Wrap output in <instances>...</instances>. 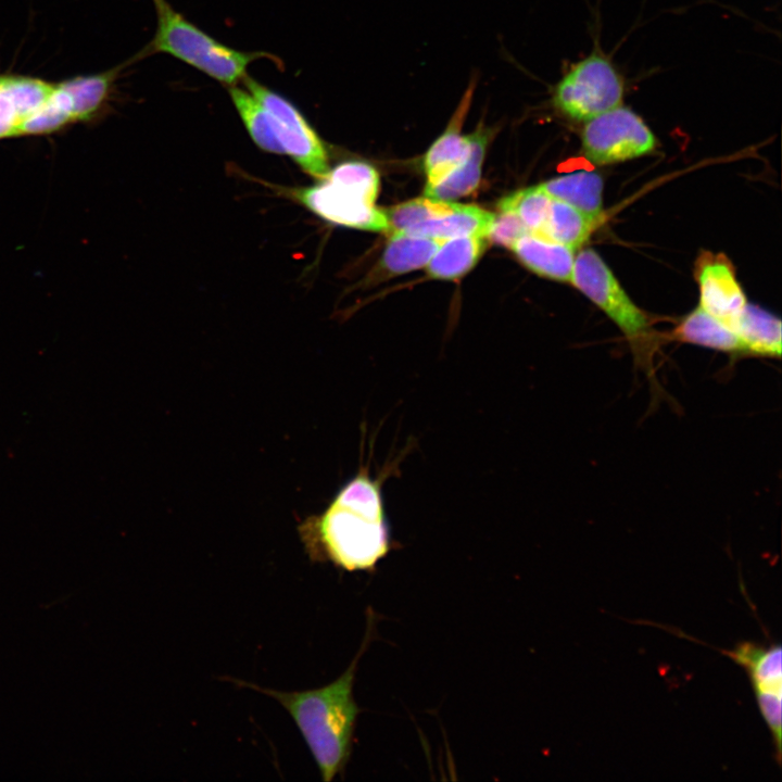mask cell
I'll return each mask as SVG.
<instances>
[{"mask_svg": "<svg viewBox=\"0 0 782 782\" xmlns=\"http://www.w3.org/2000/svg\"><path fill=\"white\" fill-rule=\"evenodd\" d=\"M400 461H392L375 478L368 464L364 465L320 514L310 515L299 524L300 539L312 562L371 572L393 550L382 484L399 468Z\"/></svg>", "mask_w": 782, "mask_h": 782, "instance_id": "cell-1", "label": "cell"}, {"mask_svg": "<svg viewBox=\"0 0 782 782\" xmlns=\"http://www.w3.org/2000/svg\"><path fill=\"white\" fill-rule=\"evenodd\" d=\"M367 626L362 647L349 668L326 686L303 692H280L231 680L275 698L287 709L311 749L324 782H331L337 774H342L351 756L360 714L353 697V684L358 660L370 638V616Z\"/></svg>", "mask_w": 782, "mask_h": 782, "instance_id": "cell-2", "label": "cell"}, {"mask_svg": "<svg viewBox=\"0 0 782 782\" xmlns=\"http://www.w3.org/2000/svg\"><path fill=\"white\" fill-rule=\"evenodd\" d=\"M152 2L156 29L136 59L166 53L229 87L241 83L254 61L270 58L265 52L241 51L216 40L176 11L167 0Z\"/></svg>", "mask_w": 782, "mask_h": 782, "instance_id": "cell-3", "label": "cell"}, {"mask_svg": "<svg viewBox=\"0 0 782 782\" xmlns=\"http://www.w3.org/2000/svg\"><path fill=\"white\" fill-rule=\"evenodd\" d=\"M379 187V175L373 166L349 161L329 169L317 184L293 189L291 195L331 224L386 232L383 210L375 206Z\"/></svg>", "mask_w": 782, "mask_h": 782, "instance_id": "cell-4", "label": "cell"}, {"mask_svg": "<svg viewBox=\"0 0 782 782\" xmlns=\"http://www.w3.org/2000/svg\"><path fill=\"white\" fill-rule=\"evenodd\" d=\"M570 282L600 307L621 330L630 344L635 365L656 387L654 354L658 339L647 315L620 286L610 268L593 249H583L575 258Z\"/></svg>", "mask_w": 782, "mask_h": 782, "instance_id": "cell-5", "label": "cell"}, {"mask_svg": "<svg viewBox=\"0 0 782 782\" xmlns=\"http://www.w3.org/2000/svg\"><path fill=\"white\" fill-rule=\"evenodd\" d=\"M625 83L611 61L593 52L575 63L557 81L552 104L563 115L586 122L621 104Z\"/></svg>", "mask_w": 782, "mask_h": 782, "instance_id": "cell-6", "label": "cell"}, {"mask_svg": "<svg viewBox=\"0 0 782 782\" xmlns=\"http://www.w3.org/2000/svg\"><path fill=\"white\" fill-rule=\"evenodd\" d=\"M241 84L272 114L283 154L289 155L307 175L317 180L325 178L330 169L327 149L297 105L249 74Z\"/></svg>", "mask_w": 782, "mask_h": 782, "instance_id": "cell-7", "label": "cell"}, {"mask_svg": "<svg viewBox=\"0 0 782 782\" xmlns=\"http://www.w3.org/2000/svg\"><path fill=\"white\" fill-rule=\"evenodd\" d=\"M581 142L584 156L597 165L648 154L657 144L642 117L621 104L586 121Z\"/></svg>", "mask_w": 782, "mask_h": 782, "instance_id": "cell-8", "label": "cell"}, {"mask_svg": "<svg viewBox=\"0 0 782 782\" xmlns=\"http://www.w3.org/2000/svg\"><path fill=\"white\" fill-rule=\"evenodd\" d=\"M743 667L753 685L759 710L771 732L780 765L782 741V649L779 644L769 646L743 642L726 653Z\"/></svg>", "mask_w": 782, "mask_h": 782, "instance_id": "cell-9", "label": "cell"}, {"mask_svg": "<svg viewBox=\"0 0 782 782\" xmlns=\"http://www.w3.org/2000/svg\"><path fill=\"white\" fill-rule=\"evenodd\" d=\"M694 277L699 306L734 330L747 301L729 257L703 251L695 261Z\"/></svg>", "mask_w": 782, "mask_h": 782, "instance_id": "cell-10", "label": "cell"}, {"mask_svg": "<svg viewBox=\"0 0 782 782\" xmlns=\"http://www.w3.org/2000/svg\"><path fill=\"white\" fill-rule=\"evenodd\" d=\"M476 79H471L454 111L444 131L428 149L424 167L427 185L431 186L459 165L468 155L472 144V133L462 134V126L471 105L476 89Z\"/></svg>", "mask_w": 782, "mask_h": 782, "instance_id": "cell-11", "label": "cell"}, {"mask_svg": "<svg viewBox=\"0 0 782 782\" xmlns=\"http://www.w3.org/2000/svg\"><path fill=\"white\" fill-rule=\"evenodd\" d=\"M53 84L21 75H0V139L20 136L21 128L49 98Z\"/></svg>", "mask_w": 782, "mask_h": 782, "instance_id": "cell-12", "label": "cell"}, {"mask_svg": "<svg viewBox=\"0 0 782 782\" xmlns=\"http://www.w3.org/2000/svg\"><path fill=\"white\" fill-rule=\"evenodd\" d=\"M518 261L537 275L562 282H570L575 250L542 237L527 232L510 248Z\"/></svg>", "mask_w": 782, "mask_h": 782, "instance_id": "cell-13", "label": "cell"}, {"mask_svg": "<svg viewBox=\"0 0 782 782\" xmlns=\"http://www.w3.org/2000/svg\"><path fill=\"white\" fill-rule=\"evenodd\" d=\"M494 129L480 125L472 131V144L467 157L442 179L426 186L425 197L453 201L470 194L479 185L488 143Z\"/></svg>", "mask_w": 782, "mask_h": 782, "instance_id": "cell-14", "label": "cell"}, {"mask_svg": "<svg viewBox=\"0 0 782 782\" xmlns=\"http://www.w3.org/2000/svg\"><path fill=\"white\" fill-rule=\"evenodd\" d=\"M493 218V213L477 205L455 202L449 212L432 216L402 232L440 240L469 235L488 237Z\"/></svg>", "mask_w": 782, "mask_h": 782, "instance_id": "cell-15", "label": "cell"}, {"mask_svg": "<svg viewBox=\"0 0 782 782\" xmlns=\"http://www.w3.org/2000/svg\"><path fill=\"white\" fill-rule=\"evenodd\" d=\"M541 187L553 199L576 207L597 222L604 218L603 178L595 172L578 171L552 178Z\"/></svg>", "mask_w": 782, "mask_h": 782, "instance_id": "cell-16", "label": "cell"}, {"mask_svg": "<svg viewBox=\"0 0 782 782\" xmlns=\"http://www.w3.org/2000/svg\"><path fill=\"white\" fill-rule=\"evenodd\" d=\"M674 339L731 354H746L736 332L701 306L688 314L673 329Z\"/></svg>", "mask_w": 782, "mask_h": 782, "instance_id": "cell-17", "label": "cell"}, {"mask_svg": "<svg viewBox=\"0 0 782 782\" xmlns=\"http://www.w3.org/2000/svg\"><path fill=\"white\" fill-rule=\"evenodd\" d=\"M489 243L487 237L477 235L443 240L426 265L427 274L436 279H457L478 263Z\"/></svg>", "mask_w": 782, "mask_h": 782, "instance_id": "cell-18", "label": "cell"}, {"mask_svg": "<svg viewBox=\"0 0 782 782\" xmlns=\"http://www.w3.org/2000/svg\"><path fill=\"white\" fill-rule=\"evenodd\" d=\"M123 67L121 65L106 72L77 76L56 84L70 103L74 122L90 119L102 109Z\"/></svg>", "mask_w": 782, "mask_h": 782, "instance_id": "cell-19", "label": "cell"}, {"mask_svg": "<svg viewBox=\"0 0 782 782\" xmlns=\"http://www.w3.org/2000/svg\"><path fill=\"white\" fill-rule=\"evenodd\" d=\"M734 331L743 342L747 355H781V321L767 311L747 303Z\"/></svg>", "mask_w": 782, "mask_h": 782, "instance_id": "cell-20", "label": "cell"}, {"mask_svg": "<svg viewBox=\"0 0 782 782\" xmlns=\"http://www.w3.org/2000/svg\"><path fill=\"white\" fill-rule=\"evenodd\" d=\"M389 240L379 262L380 270L388 276H396L426 267L443 240L394 234Z\"/></svg>", "mask_w": 782, "mask_h": 782, "instance_id": "cell-21", "label": "cell"}, {"mask_svg": "<svg viewBox=\"0 0 782 782\" xmlns=\"http://www.w3.org/2000/svg\"><path fill=\"white\" fill-rule=\"evenodd\" d=\"M228 93L254 143L263 151L283 154L268 110L241 83L229 86Z\"/></svg>", "mask_w": 782, "mask_h": 782, "instance_id": "cell-22", "label": "cell"}, {"mask_svg": "<svg viewBox=\"0 0 782 782\" xmlns=\"http://www.w3.org/2000/svg\"><path fill=\"white\" fill-rule=\"evenodd\" d=\"M600 224L601 222L590 218L568 203L552 198L548 215L540 236L576 251Z\"/></svg>", "mask_w": 782, "mask_h": 782, "instance_id": "cell-23", "label": "cell"}, {"mask_svg": "<svg viewBox=\"0 0 782 782\" xmlns=\"http://www.w3.org/2000/svg\"><path fill=\"white\" fill-rule=\"evenodd\" d=\"M552 197L541 185L518 190L503 198L499 210L513 211L529 232L540 235L546 222Z\"/></svg>", "mask_w": 782, "mask_h": 782, "instance_id": "cell-24", "label": "cell"}, {"mask_svg": "<svg viewBox=\"0 0 782 782\" xmlns=\"http://www.w3.org/2000/svg\"><path fill=\"white\" fill-rule=\"evenodd\" d=\"M454 203L453 201H440L422 197L382 209L387 219L384 234L391 236L402 232L432 216L449 212L454 206Z\"/></svg>", "mask_w": 782, "mask_h": 782, "instance_id": "cell-25", "label": "cell"}, {"mask_svg": "<svg viewBox=\"0 0 782 782\" xmlns=\"http://www.w3.org/2000/svg\"><path fill=\"white\" fill-rule=\"evenodd\" d=\"M527 232L528 229L513 211L499 210V213L494 214L487 238L490 243L510 249Z\"/></svg>", "mask_w": 782, "mask_h": 782, "instance_id": "cell-26", "label": "cell"}]
</instances>
